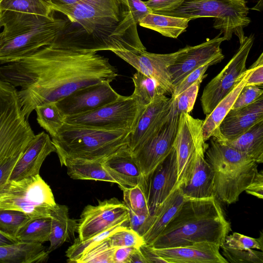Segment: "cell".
<instances>
[{
  "label": "cell",
  "instance_id": "cell-6",
  "mask_svg": "<svg viewBox=\"0 0 263 263\" xmlns=\"http://www.w3.org/2000/svg\"><path fill=\"white\" fill-rule=\"evenodd\" d=\"M130 132L65 123L51 138L61 166L69 160L104 161L128 144Z\"/></svg>",
  "mask_w": 263,
  "mask_h": 263
},
{
  "label": "cell",
  "instance_id": "cell-25",
  "mask_svg": "<svg viewBox=\"0 0 263 263\" xmlns=\"http://www.w3.org/2000/svg\"><path fill=\"white\" fill-rule=\"evenodd\" d=\"M179 186L150 214L147 229L142 238L149 245L163 231L185 200Z\"/></svg>",
  "mask_w": 263,
  "mask_h": 263
},
{
  "label": "cell",
  "instance_id": "cell-27",
  "mask_svg": "<svg viewBox=\"0 0 263 263\" xmlns=\"http://www.w3.org/2000/svg\"><path fill=\"white\" fill-rule=\"evenodd\" d=\"M51 228L50 246L47 249L49 253L60 247L65 242L75 239L78 222L70 218L68 208L57 203L50 214Z\"/></svg>",
  "mask_w": 263,
  "mask_h": 263
},
{
  "label": "cell",
  "instance_id": "cell-19",
  "mask_svg": "<svg viewBox=\"0 0 263 263\" xmlns=\"http://www.w3.org/2000/svg\"><path fill=\"white\" fill-rule=\"evenodd\" d=\"M177 180V158L172 148L148 179L147 200L150 214L178 187Z\"/></svg>",
  "mask_w": 263,
  "mask_h": 263
},
{
  "label": "cell",
  "instance_id": "cell-56",
  "mask_svg": "<svg viewBox=\"0 0 263 263\" xmlns=\"http://www.w3.org/2000/svg\"><path fill=\"white\" fill-rule=\"evenodd\" d=\"M53 7L76 4L82 0H50Z\"/></svg>",
  "mask_w": 263,
  "mask_h": 263
},
{
  "label": "cell",
  "instance_id": "cell-39",
  "mask_svg": "<svg viewBox=\"0 0 263 263\" xmlns=\"http://www.w3.org/2000/svg\"><path fill=\"white\" fill-rule=\"evenodd\" d=\"M108 238L85 251L76 263H113L115 248L110 245Z\"/></svg>",
  "mask_w": 263,
  "mask_h": 263
},
{
  "label": "cell",
  "instance_id": "cell-7",
  "mask_svg": "<svg viewBox=\"0 0 263 263\" xmlns=\"http://www.w3.org/2000/svg\"><path fill=\"white\" fill-rule=\"evenodd\" d=\"M35 135L23 114L18 90L0 79V163L23 154Z\"/></svg>",
  "mask_w": 263,
  "mask_h": 263
},
{
  "label": "cell",
  "instance_id": "cell-26",
  "mask_svg": "<svg viewBox=\"0 0 263 263\" xmlns=\"http://www.w3.org/2000/svg\"><path fill=\"white\" fill-rule=\"evenodd\" d=\"M252 70L250 67L238 78L231 91L216 106L212 111L203 121L202 133L206 142L211 137L217 138L218 136V127L220 123L231 110L236 99L243 87Z\"/></svg>",
  "mask_w": 263,
  "mask_h": 263
},
{
  "label": "cell",
  "instance_id": "cell-41",
  "mask_svg": "<svg viewBox=\"0 0 263 263\" xmlns=\"http://www.w3.org/2000/svg\"><path fill=\"white\" fill-rule=\"evenodd\" d=\"M222 245L234 249L247 250L251 249L262 251L263 250L262 233L260 232V236L259 238H254L234 232L226 237Z\"/></svg>",
  "mask_w": 263,
  "mask_h": 263
},
{
  "label": "cell",
  "instance_id": "cell-44",
  "mask_svg": "<svg viewBox=\"0 0 263 263\" xmlns=\"http://www.w3.org/2000/svg\"><path fill=\"white\" fill-rule=\"evenodd\" d=\"M224 58L222 53L193 70L174 87L171 97L175 98L178 96L193 83L204 76L209 67L220 63Z\"/></svg>",
  "mask_w": 263,
  "mask_h": 263
},
{
  "label": "cell",
  "instance_id": "cell-51",
  "mask_svg": "<svg viewBox=\"0 0 263 263\" xmlns=\"http://www.w3.org/2000/svg\"><path fill=\"white\" fill-rule=\"evenodd\" d=\"M247 194L258 199L263 198V171H258L254 179L245 191Z\"/></svg>",
  "mask_w": 263,
  "mask_h": 263
},
{
  "label": "cell",
  "instance_id": "cell-8",
  "mask_svg": "<svg viewBox=\"0 0 263 263\" xmlns=\"http://www.w3.org/2000/svg\"><path fill=\"white\" fill-rule=\"evenodd\" d=\"M247 3L245 0H184L178 9L163 14L191 21L214 17L213 27L220 30L224 41H229L233 34L239 39L245 35L243 29L251 23Z\"/></svg>",
  "mask_w": 263,
  "mask_h": 263
},
{
  "label": "cell",
  "instance_id": "cell-53",
  "mask_svg": "<svg viewBox=\"0 0 263 263\" xmlns=\"http://www.w3.org/2000/svg\"><path fill=\"white\" fill-rule=\"evenodd\" d=\"M140 249L148 263H166L164 259L156 254L149 246L144 244Z\"/></svg>",
  "mask_w": 263,
  "mask_h": 263
},
{
  "label": "cell",
  "instance_id": "cell-22",
  "mask_svg": "<svg viewBox=\"0 0 263 263\" xmlns=\"http://www.w3.org/2000/svg\"><path fill=\"white\" fill-rule=\"evenodd\" d=\"M206 148L196 149L184 182L179 186L185 199H202L214 196L213 174L205 158Z\"/></svg>",
  "mask_w": 263,
  "mask_h": 263
},
{
  "label": "cell",
  "instance_id": "cell-4",
  "mask_svg": "<svg viewBox=\"0 0 263 263\" xmlns=\"http://www.w3.org/2000/svg\"><path fill=\"white\" fill-rule=\"evenodd\" d=\"M3 30L0 32V63L16 61L41 48L52 44L67 21L32 14L0 12Z\"/></svg>",
  "mask_w": 263,
  "mask_h": 263
},
{
  "label": "cell",
  "instance_id": "cell-37",
  "mask_svg": "<svg viewBox=\"0 0 263 263\" xmlns=\"http://www.w3.org/2000/svg\"><path fill=\"white\" fill-rule=\"evenodd\" d=\"M123 191V202L137 214H150L147 200V189L142 184L131 187H120Z\"/></svg>",
  "mask_w": 263,
  "mask_h": 263
},
{
  "label": "cell",
  "instance_id": "cell-31",
  "mask_svg": "<svg viewBox=\"0 0 263 263\" xmlns=\"http://www.w3.org/2000/svg\"><path fill=\"white\" fill-rule=\"evenodd\" d=\"M190 21L184 17L149 13L138 24L164 36L177 39L186 31Z\"/></svg>",
  "mask_w": 263,
  "mask_h": 263
},
{
  "label": "cell",
  "instance_id": "cell-14",
  "mask_svg": "<svg viewBox=\"0 0 263 263\" xmlns=\"http://www.w3.org/2000/svg\"><path fill=\"white\" fill-rule=\"evenodd\" d=\"M203 121L194 118L190 114L182 112L180 114L178 130L173 146L177 162L178 187L186 179L196 149L208 146L202 136Z\"/></svg>",
  "mask_w": 263,
  "mask_h": 263
},
{
  "label": "cell",
  "instance_id": "cell-43",
  "mask_svg": "<svg viewBox=\"0 0 263 263\" xmlns=\"http://www.w3.org/2000/svg\"><path fill=\"white\" fill-rule=\"evenodd\" d=\"M207 74L195 81L191 86L174 98L178 113L190 114L193 110L198 93L201 83Z\"/></svg>",
  "mask_w": 263,
  "mask_h": 263
},
{
  "label": "cell",
  "instance_id": "cell-20",
  "mask_svg": "<svg viewBox=\"0 0 263 263\" xmlns=\"http://www.w3.org/2000/svg\"><path fill=\"white\" fill-rule=\"evenodd\" d=\"M151 248L166 263H228L220 253V247L212 243L203 242L176 247Z\"/></svg>",
  "mask_w": 263,
  "mask_h": 263
},
{
  "label": "cell",
  "instance_id": "cell-2",
  "mask_svg": "<svg viewBox=\"0 0 263 263\" xmlns=\"http://www.w3.org/2000/svg\"><path fill=\"white\" fill-rule=\"evenodd\" d=\"M52 8L69 20L53 43L57 46L95 52L146 50L128 0H82Z\"/></svg>",
  "mask_w": 263,
  "mask_h": 263
},
{
  "label": "cell",
  "instance_id": "cell-28",
  "mask_svg": "<svg viewBox=\"0 0 263 263\" xmlns=\"http://www.w3.org/2000/svg\"><path fill=\"white\" fill-rule=\"evenodd\" d=\"M49 253L41 243L17 241L0 246V262L40 263L46 262Z\"/></svg>",
  "mask_w": 263,
  "mask_h": 263
},
{
  "label": "cell",
  "instance_id": "cell-45",
  "mask_svg": "<svg viewBox=\"0 0 263 263\" xmlns=\"http://www.w3.org/2000/svg\"><path fill=\"white\" fill-rule=\"evenodd\" d=\"M263 96V90L259 86L245 85L240 91L231 109L248 106Z\"/></svg>",
  "mask_w": 263,
  "mask_h": 263
},
{
  "label": "cell",
  "instance_id": "cell-48",
  "mask_svg": "<svg viewBox=\"0 0 263 263\" xmlns=\"http://www.w3.org/2000/svg\"><path fill=\"white\" fill-rule=\"evenodd\" d=\"M252 70L247 81L246 85L262 87L263 85V53L250 66Z\"/></svg>",
  "mask_w": 263,
  "mask_h": 263
},
{
  "label": "cell",
  "instance_id": "cell-36",
  "mask_svg": "<svg viewBox=\"0 0 263 263\" xmlns=\"http://www.w3.org/2000/svg\"><path fill=\"white\" fill-rule=\"evenodd\" d=\"M128 227L126 224H119L101 232L85 240L75 238L73 243L66 251V256L69 262H76L87 250L99 242L109 237L116 231Z\"/></svg>",
  "mask_w": 263,
  "mask_h": 263
},
{
  "label": "cell",
  "instance_id": "cell-38",
  "mask_svg": "<svg viewBox=\"0 0 263 263\" xmlns=\"http://www.w3.org/2000/svg\"><path fill=\"white\" fill-rule=\"evenodd\" d=\"M30 219L29 216L22 212L0 209V231L15 239L20 229Z\"/></svg>",
  "mask_w": 263,
  "mask_h": 263
},
{
  "label": "cell",
  "instance_id": "cell-16",
  "mask_svg": "<svg viewBox=\"0 0 263 263\" xmlns=\"http://www.w3.org/2000/svg\"><path fill=\"white\" fill-rule=\"evenodd\" d=\"M123 96L112 88L109 82H104L78 89L55 102L66 117L95 110Z\"/></svg>",
  "mask_w": 263,
  "mask_h": 263
},
{
  "label": "cell",
  "instance_id": "cell-34",
  "mask_svg": "<svg viewBox=\"0 0 263 263\" xmlns=\"http://www.w3.org/2000/svg\"><path fill=\"white\" fill-rule=\"evenodd\" d=\"M50 217L30 219L18 231L15 239L17 241L43 243L49 240Z\"/></svg>",
  "mask_w": 263,
  "mask_h": 263
},
{
  "label": "cell",
  "instance_id": "cell-17",
  "mask_svg": "<svg viewBox=\"0 0 263 263\" xmlns=\"http://www.w3.org/2000/svg\"><path fill=\"white\" fill-rule=\"evenodd\" d=\"M221 33L212 39L193 46H186L168 68L174 87L195 69L222 54L220 45L225 41Z\"/></svg>",
  "mask_w": 263,
  "mask_h": 263
},
{
  "label": "cell",
  "instance_id": "cell-32",
  "mask_svg": "<svg viewBox=\"0 0 263 263\" xmlns=\"http://www.w3.org/2000/svg\"><path fill=\"white\" fill-rule=\"evenodd\" d=\"M132 78L135 88L131 96L142 106L147 105L160 95H166L155 79L138 71Z\"/></svg>",
  "mask_w": 263,
  "mask_h": 263
},
{
  "label": "cell",
  "instance_id": "cell-23",
  "mask_svg": "<svg viewBox=\"0 0 263 263\" xmlns=\"http://www.w3.org/2000/svg\"><path fill=\"white\" fill-rule=\"evenodd\" d=\"M263 120V96L243 107L231 109L220 123L218 141L234 139Z\"/></svg>",
  "mask_w": 263,
  "mask_h": 263
},
{
  "label": "cell",
  "instance_id": "cell-40",
  "mask_svg": "<svg viewBox=\"0 0 263 263\" xmlns=\"http://www.w3.org/2000/svg\"><path fill=\"white\" fill-rule=\"evenodd\" d=\"M222 255L228 262L263 263L262 252L255 249L237 250L221 246Z\"/></svg>",
  "mask_w": 263,
  "mask_h": 263
},
{
  "label": "cell",
  "instance_id": "cell-35",
  "mask_svg": "<svg viewBox=\"0 0 263 263\" xmlns=\"http://www.w3.org/2000/svg\"><path fill=\"white\" fill-rule=\"evenodd\" d=\"M10 11L48 17L54 10L50 0H0V12Z\"/></svg>",
  "mask_w": 263,
  "mask_h": 263
},
{
  "label": "cell",
  "instance_id": "cell-21",
  "mask_svg": "<svg viewBox=\"0 0 263 263\" xmlns=\"http://www.w3.org/2000/svg\"><path fill=\"white\" fill-rule=\"evenodd\" d=\"M52 152H55V148L49 135L44 132L35 135L14 167L9 181H18L39 174L43 162Z\"/></svg>",
  "mask_w": 263,
  "mask_h": 263
},
{
  "label": "cell",
  "instance_id": "cell-57",
  "mask_svg": "<svg viewBox=\"0 0 263 263\" xmlns=\"http://www.w3.org/2000/svg\"><path fill=\"white\" fill-rule=\"evenodd\" d=\"M3 27L2 22L1 20V15L0 14V29Z\"/></svg>",
  "mask_w": 263,
  "mask_h": 263
},
{
  "label": "cell",
  "instance_id": "cell-55",
  "mask_svg": "<svg viewBox=\"0 0 263 263\" xmlns=\"http://www.w3.org/2000/svg\"><path fill=\"white\" fill-rule=\"evenodd\" d=\"M17 241L0 231V246L12 244Z\"/></svg>",
  "mask_w": 263,
  "mask_h": 263
},
{
  "label": "cell",
  "instance_id": "cell-13",
  "mask_svg": "<svg viewBox=\"0 0 263 263\" xmlns=\"http://www.w3.org/2000/svg\"><path fill=\"white\" fill-rule=\"evenodd\" d=\"M128 211L123 202L114 197L86 205L78 223V238L85 240L119 224L128 227Z\"/></svg>",
  "mask_w": 263,
  "mask_h": 263
},
{
  "label": "cell",
  "instance_id": "cell-9",
  "mask_svg": "<svg viewBox=\"0 0 263 263\" xmlns=\"http://www.w3.org/2000/svg\"><path fill=\"white\" fill-rule=\"evenodd\" d=\"M57 204L50 186L40 174L8 181L0 189V209L21 211L31 219L50 217Z\"/></svg>",
  "mask_w": 263,
  "mask_h": 263
},
{
  "label": "cell",
  "instance_id": "cell-12",
  "mask_svg": "<svg viewBox=\"0 0 263 263\" xmlns=\"http://www.w3.org/2000/svg\"><path fill=\"white\" fill-rule=\"evenodd\" d=\"M254 40L253 34L239 39V47L223 69L205 86L200 98L204 114L209 115L233 88L239 77L247 69L246 62Z\"/></svg>",
  "mask_w": 263,
  "mask_h": 263
},
{
  "label": "cell",
  "instance_id": "cell-47",
  "mask_svg": "<svg viewBox=\"0 0 263 263\" xmlns=\"http://www.w3.org/2000/svg\"><path fill=\"white\" fill-rule=\"evenodd\" d=\"M128 228L142 236L146 232L150 214H137L128 209Z\"/></svg>",
  "mask_w": 263,
  "mask_h": 263
},
{
  "label": "cell",
  "instance_id": "cell-18",
  "mask_svg": "<svg viewBox=\"0 0 263 263\" xmlns=\"http://www.w3.org/2000/svg\"><path fill=\"white\" fill-rule=\"evenodd\" d=\"M172 101V97L162 95L145 106L129 135L127 144L132 153L140 147L161 125L169 112Z\"/></svg>",
  "mask_w": 263,
  "mask_h": 263
},
{
  "label": "cell",
  "instance_id": "cell-3",
  "mask_svg": "<svg viewBox=\"0 0 263 263\" xmlns=\"http://www.w3.org/2000/svg\"><path fill=\"white\" fill-rule=\"evenodd\" d=\"M231 230V223L214 196L185 199L163 231L148 246L163 248L207 242L220 248Z\"/></svg>",
  "mask_w": 263,
  "mask_h": 263
},
{
  "label": "cell",
  "instance_id": "cell-30",
  "mask_svg": "<svg viewBox=\"0 0 263 263\" xmlns=\"http://www.w3.org/2000/svg\"><path fill=\"white\" fill-rule=\"evenodd\" d=\"M67 174L75 180H90L118 184L117 180L106 169L103 161L75 159L64 164Z\"/></svg>",
  "mask_w": 263,
  "mask_h": 263
},
{
  "label": "cell",
  "instance_id": "cell-1",
  "mask_svg": "<svg viewBox=\"0 0 263 263\" xmlns=\"http://www.w3.org/2000/svg\"><path fill=\"white\" fill-rule=\"evenodd\" d=\"M117 76L108 58L53 44L0 67V79L21 88L18 94L27 120L37 106L57 102L85 86L110 83Z\"/></svg>",
  "mask_w": 263,
  "mask_h": 263
},
{
  "label": "cell",
  "instance_id": "cell-10",
  "mask_svg": "<svg viewBox=\"0 0 263 263\" xmlns=\"http://www.w3.org/2000/svg\"><path fill=\"white\" fill-rule=\"evenodd\" d=\"M145 107L140 105L131 95L123 96L95 110L66 116L65 123L107 130L130 132Z\"/></svg>",
  "mask_w": 263,
  "mask_h": 263
},
{
  "label": "cell",
  "instance_id": "cell-33",
  "mask_svg": "<svg viewBox=\"0 0 263 263\" xmlns=\"http://www.w3.org/2000/svg\"><path fill=\"white\" fill-rule=\"evenodd\" d=\"M34 110L38 124L51 138L55 137L65 124V118L56 102H49L37 106Z\"/></svg>",
  "mask_w": 263,
  "mask_h": 263
},
{
  "label": "cell",
  "instance_id": "cell-52",
  "mask_svg": "<svg viewBox=\"0 0 263 263\" xmlns=\"http://www.w3.org/2000/svg\"><path fill=\"white\" fill-rule=\"evenodd\" d=\"M136 248L120 247L115 249L113 256V263H128L131 254Z\"/></svg>",
  "mask_w": 263,
  "mask_h": 263
},
{
  "label": "cell",
  "instance_id": "cell-49",
  "mask_svg": "<svg viewBox=\"0 0 263 263\" xmlns=\"http://www.w3.org/2000/svg\"><path fill=\"white\" fill-rule=\"evenodd\" d=\"M22 155L11 157L0 163V189L9 181L14 167Z\"/></svg>",
  "mask_w": 263,
  "mask_h": 263
},
{
  "label": "cell",
  "instance_id": "cell-11",
  "mask_svg": "<svg viewBox=\"0 0 263 263\" xmlns=\"http://www.w3.org/2000/svg\"><path fill=\"white\" fill-rule=\"evenodd\" d=\"M172 98L169 112L163 123L140 147L132 153L147 183L151 174L173 148L180 115L176 109L175 98Z\"/></svg>",
  "mask_w": 263,
  "mask_h": 263
},
{
  "label": "cell",
  "instance_id": "cell-54",
  "mask_svg": "<svg viewBox=\"0 0 263 263\" xmlns=\"http://www.w3.org/2000/svg\"><path fill=\"white\" fill-rule=\"evenodd\" d=\"M128 263H148L140 248H136L130 255Z\"/></svg>",
  "mask_w": 263,
  "mask_h": 263
},
{
  "label": "cell",
  "instance_id": "cell-42",
  "mask_svg": "<svg viewBox=\"0 0 263 263\" xmlns=\"http://www.w3.org/2000/svg\"><path fill=\"white\" fill-rule=\"evenodd\" d=\"M108 239L110 245L115 248L120 247L138 248L145 244L142 237L128 227L116 231Z\"/></svg>",
  "mask_w": 263,
  "mask_h": 263
},
{
  "label": "cell",
  "instance_id": "cell-29",
  "mask_svg": "<svg viewBox=\"0 0 263 263\" xmlns=\"http://www.w3.org/2000/svg\"><path fill=\"white\" fill-rule=\"evenodd\" d=\"M219 141L245 154L258 164L263 162V120L234 139Z\"/></svg>",
  "mask_w": 263,
  "mask_h": 263
},
{
  "label": "cell",
  "instance_id": "cell-15",
  "mask_svg": "<svg viewBox=\"0 0 263 263\" xmlns=\"http://www.w3.org/2000/svg\"><path fill=\"white\" fill-rule=\"evenodd\" d=\"M182 49L165 54L151 53L146 50H114L112 52L132 65L137 71L155 79L166 94L172 95L174 86L168 68L175 62Z\"/></svg>",
  "mask_w": 263,
  "mask_h": 263
},
{
  "label": "cell",
  "instance_id": "cell-5",
  "mask_svg": "<svg viewBox=\"0 0 263 263\" xmlns=\"http://www.w3.org/2000/svg\"><path fill=\"white\" fill-rule=\"evenodd\" d=\"M210 139L204 156L213 174V195L223 203H235L258 172V163L214 137Z\"/></svg>",
  "mask_w": 263,
  "mask_h": 263
},
{
  "label": "cell",
  "instance_id": "cell-50",
  "mask_svg": "<svg viewBox=\"0 0 263 263\" xmlns=\"http://www.w3.org/2000/svg\"><path fill=\"white\" fill-rule=\"evenodd\" d=\"M132 14L137 24L148 13H151L144 2L141 0H128Z\"/></svg>",
  "mask_w": 263,
  "mask_h": 263
},
{
  "label": "cell",
  "instance_id": "cell-24",
  "mask_svg": "<svg viewBox=\"0 0 263 263\" xmlns=\"http://www.w3.org/2000/svg\"><path fill=\"white\" fill-rule=\"evenodd\" d=\"M103 165L117 180L119 187L142 184L147 189V183L133 158L128 144L105 159Z\"/></svg>",
  "mask_w": 263,
  "mask_h": 263
},
{
  "label": "cell",
  "instance_id": "cell-46",
  "mask_svg": "<svg viewBox=\"0 0 263 263\" xmlns=\"http://www.w3.org/2000/svg\"><path fill=\"white\" fill-rule=\"evenodd\" d=\"M184 0H148L144 2L151 13L163 14L178 9Z\"/></svg>",
  "mask_w": 263,
  "mask_h": 263
}]
</instances>
